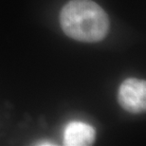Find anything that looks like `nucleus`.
I'll return each mask as SVG.
<instances>
[{
    "instance_id": "1",
    "label": "nucleus",
    "mask_w": 146,
    "mask_h": 146,
    "mask_svg": "<svg viewBox=\"0 0 146 146\" xmlns=\"http://www.w3.org/2000/svg\"><path fill=\"white\" fill-rule=\"evenodd\" d=\"M60 25L66 36L84 43L104 39L110 22L106 13L91 0H70L60 13Z\"/></svg>"
},
{
    "instance_id": "2",
    "label": "nucleus",
    "mask_w": 146,
    "mask_h": 146,
    "mask_svg": "<svg viewBox=\"0 0 146 146\" xmlns=\"http://www.w3.org/2000/svg\"><path fill=\"white\" fill-rule=\"evenodd\" d=\"M118 102L122 108L133 114L146 109V83L144 80L128 78L122 82L118 92Z\"/></svg>"
},
{
    "instance_id": "3",
    "label": "nucleus",
    "mask_w": 146,
    "mask_h": 146,
    "mask_svg": "<svg viewBox=\"0 0 146 146\" xmlns=\"http://www.w3.org/2000/svg\"><path fill=\"white\" fill-rule=\"evenodd\" d=\"M96 139V131L91 125L81 121L68 124L64 134V144L66 146L92 145Z\"/></svg>"
}]
</instances>
